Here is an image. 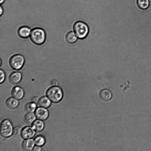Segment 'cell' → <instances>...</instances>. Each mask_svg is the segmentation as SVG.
Returning a JSON list of instances; mask_svg holds the SVG:
<instances>
[{
	"label": "cell",
	"instance_id": "obj_27",
	"mask_svg": "<svg viewBox=\"0 0 151 151\" xmlns=\"http://www.w3.org/2000/svg\"><path fill=\"white\" fill-rule=\"evenodd\" d=\"M5 0H0V3L1 4H3Z\"/></svg>",
	"mask_w": 151,
	"mask_h": 151
},
{
	"label": "cell",
	"instance_id": "obj_7",
	"mask_svg": "<svg viewBox=\"0 0 151 151\" xmlns=\"http://www.w3.org/2000/svg\"><path fill=\"white\" fill-rule=\"evenodd\" d=\"M34 129L30 127H27L24 128L22 131V137L26 139H29L35 135V132Z\"/></svg>",
	"mask_w": 151,
	"mask_h": 151
},
{
	"label": "cell",
	"instance_id": "obj_28",
	"mask_svg": "<svg viewBox=\"0 0 151 151\" xmlns=\"http://www.w3.org/2000/svg\"><path fill=\"white\" fill-rule=\"evenodd\" d=\"M1 60H0V65H1Z\"/></svg>",
	"mask_w": 151,
	"mask_h": 151
},
{
	"label": "cell",
	"instance_id": "obj_5",
	"mask_svg": "<svg viewBox=\"0 0 151 151\" xmlns=\"http://www.w3.org/2000/svg\"><path fill=\"white\" fill-rule=\"evenodd\" d=\"M13 130L12 124L8 119L3 121L0 125V133L4 137H9L13 133Z\"/></svg>",
	"mask_w": 151,
	"mask_h": 151
},
{
	"label": "cell",
	"instance_id": "obj_18",
	"mask_svg": "<svg viewBox=\"0 0 151 151\" xmlns=\"http://www.w3.org/2000/svg\"><path fill=\"white\" fill-rule=\"evenodd\" d=\"M35 119V115L31 112H29L26 114L24 117L25 122L29 124H31L34 122Z\"/></svg>",
	"mask_w": 151,
	"mask_h": 151
},
{
	"label": "cell",
	"instance_id": "obj_14",
	"mask_svg": "<svg viewBox=\"0 0 151 151\" xmlns=\"http://www.w3.org/2000/svg\"><path fill=\"white\" fill-rule=\"evenodd\" d=\"M50 100L46 96H42L39 100L38 104L41 107L44 108H47L51 104Z\"/></svg>",
	"mask_w": 151,
	"mask_h": 151
},
{
	"label": "cell",
	"instance_id": "obj_21",
	"mask_svg": "<svg viewBox=\"0 0 151 151\" xmlns=\"http://www.w3.org/2000/svg\"><path fill=\"white\" fill-rule=\"evenodd\" d=\"M22 129L20 127H15L13 130V135L15 137H19L22 133Z\"/></svg>",
	"mask_w": 151,
	"mask_h": 151
},
{
	"label": "cell",
	"instance_id": "obj_16",
	"mask_svg": "<svg viewBox=\"0 0 151 151\" xmlns=\"http://www.w3.org/2000/svg\"><path fill=\"white\" fill-rule=\"evenodd\" d=\"M32 127L35 130L37 131H40L43 129L44 124L42 121L37 120L34 122Z\"/></svg>",
	"mask_w": 151,
	"mask_h": 151
},
{
	"label": "cell",
	"instance_id": "obj_17",
	"mask_svg": "<svg viewBox=\"0 0 151 151\" xmlns=\"http://www.w3.org/2000/svg\"><path fill=\"white\" fill-rule=\"evenodd\" d=\"M137 3L138 6L142 9H147L150 5L149 0H137Z\"/></svg>",
	"mask_w": 151,
	"mask_h": 151
},
{
	"label": "cell",
	"instance_id": "obj_13",
	"mask_svg": "<svg viewBox=\"0 0 151 151\" xmlns=\"http://www.w3.org/2000/svg\"><path fill=\"white\" fill-rule=\"evenodd\" d=\"M16 99L12 97L7 99L6 101V106L9 108L11 109H14L16 108L18 105L19 102Z\"/></svg>",
	"mask_w": 151,
	"mask_h": 151
},
{
	"label": "cell",
	"instance_id": "obj_11",
	"mask_svg": "<svg viewBox=\"0 0 151 151\" xmlns=\"http://www.w3.org/2000/svg\"><path fill=\"white\" fill-rule=\"evenodd\" d=\"M112 94L109 90L104 89L101 90L99 93L100 99L102 101H107L110 100L112 97Z\"/></svg>",
	"mask_w": 151,
	"mask_h": 151
},
{
	"label": "cell",
	"instance_id": "obj_22",
	"mask_svg": "<svg viewBox=\"0 0 151 151\" xmlns=\"http://www.w3.org/2000/svg\"><path fill=\"white\" fill-rule=\"evenodd\" d=\"M0 83H1L4 82L6 78L5 73L4 71L1 69L0 70Z\"/></svg>",
	"mask_w": 151,
	"mask_h": 151
},
{
	"label": "cell",
	"instance_id": "obj_8",
	"mask_svg": "<svg viewBox=\"0 0 151 151\" xmlns=\"http://www.w3.org/2000/svg\"><path fill=\"white\" fill-rule=\"evenodd\" d=\"M22 75L19 72H14L11 73L9 77V82L13 84H16L22 80Z\"/></svg>",
	"mask_w": 151,
	"mask_h": 151
},
{
	"label": "cell",
	"instance_id": "obj_9",
	"mask_svg": "<svg viewBox=\"0 0 151 151\" xmlns=\"http://www.w3.org/2000/svg\"><path fill=\"white\" fill-rule=\"evenodd\" d=\"M12 95L17 99H22L24 96V92L23 89L19 86L14 87L11 91Z\"/></svg>",
	"mask_w": 151,
	"mask_h": 151
},
{
	"label": "cell",
	"instance_id": "obj_23",
	"mask_svg": "<svg viewBox=\"0 0 151 151\" xmlns=\"http://www.w3.org/2000/svg\"><path fill=\"white\" fill-rule=\"evenodd\" d=\"M58 84V81L56 80L53 79L50 82V84L52 86H57Z\"/></svg>",
	"mask_w": 151,
	"mask_h": 151
},
{
	"label": "cell",
	"instance_id": "obj_6",
	"mask_svg": "<svg viewBox=\"0 0 151 151\" xmlns=\"http://www.w3.org/2000/svg\"><path fill=\"white\" fill-rule=\"evenodd\" d=\"M35 115L38 119L41 120H44L48 118L49 113L47 110L46 109L40 107L36 109Z\"/></svg>",
	"mask_w": 151,
	"mask_h": 151
},
{
	"label": "cell",
	"instance_id": "obj_1",
	"mask_svg": "<svg viewBox=\"0 0 151 151\" xmlns=\"http://www.w3.org/2000/svg\"><path fill=\"white\" fill-rule=\"evenodd\" d=\"M46 33L45 30L39 27L32 29L31 32L30 38L35 44L41 45L43 44L46 39Z\"/></svg>",
	"mask_w": 151,
	"mask_h": 151
},
{
	"label": "cell",
	"instance_id": "obj_4",
	"mask_svg": "<svg viewBox=\"0 0 151 151\" xmlns=\"http://www.w3.org/2000/svg\"><path fill=\"white\" fill-rule=\"evenodd\" d=\"M25 62V58L22 55L17 54L12 56L10 58L9 63L13 69L18 70L22 68Z\"/></svg>",
	"mask_w": 151,
	"mask_h": 151
},
{
	"label": "cell",
	"instance_id": "obj_2",
	"mask_svg": "<svg viewBox=\"0 0 151 151\" xmlns=\"http://www.w3.org/2000/svg\"><path fill=\"white\" fill-rule=\"evenodd\" d=\"M74 32L78 38L83 39L87 36L89 30L87 25L81 21H78L73 26Z\"/></svg>",
	"mask_w": 151,
	"mask_h": 151
},
{
	"label": "cell",
	"instance_id": "obj_19",
	"mask_svg": "<svg viewBox=\"0 0 151 151\" xmlns=\"http://www.w3.org/2000/svg\"><path fill=\"white\" fill-rule=\"evenodd\" d=\"M36 105L33 102H29L26 104L24 106V109L26 111L28 112H33L36 108Z\"/></svg>",
	"mask_w": 151,
	"mask_h": 151
},
{
	"label": "cell",
	"instance_id": "obj_24",
	"mask_svg": "<svg viewBox=\"0 0 151 151\" xmlns=\"http://www.w3.org/2000/svg\"><path fill=\"white\" fill-rule=\"evenodd\" d=\"M31 101L32 102L36 103L38 101V98L36 96H34L32 98Z\"/></svg>",
	"mask_w": 151,
	"mask_h": 151
},
{
	"label": "cell",
	"instance_id": "obj_12",
	"mask_svg": "<svg viewBox=\"0 0 151 151\" xmlns=\"http://www.w3.org/2000/svg\"><path fill=\"white\" fill-rule=\"evenodd\" d=\"M35 143L34 140L32 139L24 140L22 143V147L24 150H31L33 149Z\"/></svg>",
	"mask_w": 151,
	"mask_h": 151
},
{
	"label": "cell",
	"instance_id": "obj_10",
	"mask_svg": "<svg viewBox=\"0 0 151 151\" xmlns=\"http://www.w3.org/2000/svg\"><path fill=\"white\" fill-rule=\"evenodd\" d=\"M31 30L30 28L26 26L20 27L18 30V34L19 36L23 38L28 37L30 35Z\"/></svg>",
	"mask_w": 151,
	"mask_h": 151
},
{
	"label": "cell",
	"instance_id": "obj_20",
	"mask_svg": "<svg viewBox=\"0 0 151 151\" xmlns=\"http://www.w3.org/2000/svg\"><path fill=\"white\" fill-rule=\"evenodd\" d=\"M34 142L35 144L38 146H41L45 143V138L42 136L39 135L36 137L34 139Z\"/></svg>",
	"mask_w": 151,
	"mask_h": 151
},
{
	"label": "cell",
	"instance_id": "obj_3",
	"mask_svg": "<svg viewBox=\"0 0 151 151\" xmlns=\"http://www.w3.org/2000/svg\"><path fill=\"white\" fill-rule=\"evenodd\" d=\"M46 94L49 99L54 103H57L62 99L63 93L61 89L57 86H52L47 91Z\"/></svg>",
	"mask_w": 151,
	"mask_h": 151
},
{
	"label": "cell",
	"instance_id": "obj_26",
	"mask_svg": "<svg viewBox=\"0 0 151 151\" xmlns=\"http://www.w3.org/2000/svg\"><path fill=\"white\" fill-rule=\"evenodd\" d=\"M4 12V10L3 7L1 6L0 7V15L1 16L3 14Z\"/></svg>",
	"mask_w": 151,
	"mask_h": 151
},
{
	"label": "cell",
	"instance_id": "obj_15",
	"mask_svg": "<svg viewBox=\"0 0 151 151\" xmlns=\"http://www.w3.org/2000/svg\"><path fill=\"white\" fill-rule=\"evenodd\" d=\"M77 37L75 32L71 31L68 32L65 36V39L68 43L72 44L75 42Z\"/></svg>",
	"mask_w": 151,
	"mask_h": 151
},
{
	"label": "cell",
	"instance_id": "obj_25",
	"mask_svg": "<svg viewBox=\"0 0 151 151\" xmlns=\"http://www.w3.org/2000/svg\"><path fill=\"white\" fill-rule=\"evenodd\" d=\"M33 150L35 151H40L41 150V148L39 146H36L34 147Z\"/></svg>",
	"mask_w": 151,
	"mask_h": 151
}]
</instances>
